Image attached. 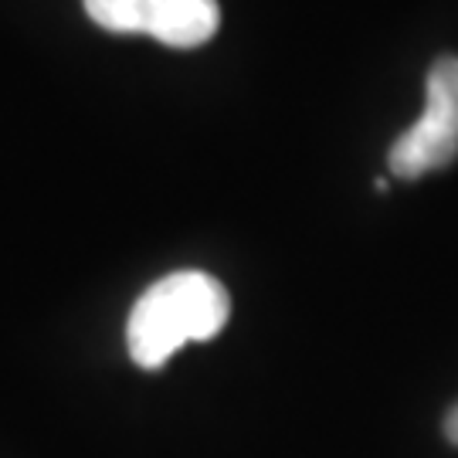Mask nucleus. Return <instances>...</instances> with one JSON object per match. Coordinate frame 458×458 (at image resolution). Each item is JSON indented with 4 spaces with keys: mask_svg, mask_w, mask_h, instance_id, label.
<instances>
[{
    "mask_svg": "<svg viewBox=\"0 0 458 458\" xmlns=\"http://www.w3.org/2000/svg\"><path fill=\"white\" fill-rule=\"evenodd\" d=\"M458 157V58H438L425 82V113L394 140L387 164L391 174L418 181L431 170L455 164Z\"/></svg>",
    "mask_w": 458,
    "mask_h": 458,
    "instance_id": "nucleus-2",
    "label": "nucleus"
},
{
    "mask_svg": "<svg viewBox=\"0 0 458 458\" xmlns=\"http://www.w3.org/2000/svg\"><path fill=\"white\" fill-rule=\"evenodd\" d=\"M221 28L217 0H153L149 4V38L166 48H200Z\"/></svg>",
    "mask_w": 458,
    "mask_h": 458,
    "instance_id": "nucleus-3",
    "label": "nucleus"
},
{
    "mask_svg": "<svg viewBox=\"0 0 458 458\" xmlns=\"http://www.w3.org/2000/svg\"><path fill=\"white\" fill-rule=\"evenodd\" d=\"M228 289L208 272H174L136 299L126 323L130 357L160 370L181 346L217 336L228 323Z\"/></svg>",
    "mask_w": 458,
    "mask_h": 458,
    "instance_id": "nucleus-1",
    "label": "nucleus"
},
{
    "mask_svg": "<svg viewBox=\"0 0 458 458\" xmlns=\"http://www.w3.org/2000/svg\"><path fill=\"white\" fill-rule=\"evenodd\" d=\"M85 14L113 34H147L153 0H82Z\"/></svg>",
    "mask_w": 458,
    "mask_h": 458,
    "instance_id": "nucleus-4",
    "label": "nucleus"
},
{
    "mask_svg": "<svg viewBox=\"0 0 458 458\" xmlns=\"http://www.w3.org/2000/svg\"><path fill=\"white\" fill-rule=\"evenodd\" d=\"M445 438L452 445H458V404L445 414Z\"/></svg>",
    "mask_w": 458,
    "mask_h": 458,
    "instance_id": "nucleus-5",
    "label": "nucleus"
}]
</instances>
